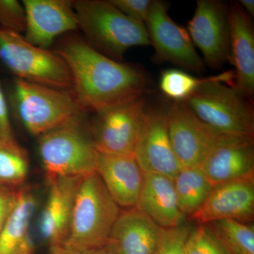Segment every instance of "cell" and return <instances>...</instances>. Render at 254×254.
<instances>
[{"mask_svg":"<svg viewBox=\"0 0 254 254\" xmlns=\"http://www.w3.org/2000/svg\"><path fill=\"white\" fill-rule=\"evenodd\" d=\"M230 52L235 68L234 86L252 98L254 93V31L251 16L237 1L229 8Z\"/></svg>","mask_w":254,"mask_h":254,"instance_id":"cell-18","label":"cell"},{"mask_svg":"<svg viewBox=\"0 0 254 254\" xmlns=\"http://www.w3.org/2000/svg\"><path fill=\"white\" fill-rule=\"evenodd\" d=\"M0 138L9 143H17L15 139L11 123L9 110L4 93L0 85Z\"/></svg>","mask_w":254,"mask_h":254,"instance_id":"cell-31","label":"cell"},{"mask_svg":"<svg viewBox=\"0 0 254 254\" xmlns=\"http://www.w3.org/2000/svg\"><path fill=\"white\" fill-rule=\"evenodd\" d=\"M50 254H113L107 247L98 250H78L65 245L50 246Z\"/></svg>","mask_w":254,"mask_h":254,"instance_id":"cell-32","label":"cell"},{"mask_svg":"<svg viewBox=\"0 0 254 254\" xmlns=\"http://www.w3.org/2000/svg\"><path fill=\"white\" fill-rule=\"evenodd\" d=\"M15 109L32 135L41 136L80 116L84 111L72 92L16 79Z\"/></svg>","mask_w":254,"mask_h":254,"instance_id":"cell-6","label":"cell"},{"mask_svg":"<svg viewBox=\"0 0 254 254\" xmlns=\"http://www.w3.org/2000/svg\"><path fill=\"white\" fill-rule=\"evenodd\" d=\"M199 168L213 186L254 176V136L222 133Z\"/></svg>","mask_w":254,"mask_h":254,"instance_id":"cell-13","label":"cell"},{"mask_svg":"<svg viewBox=\"0 0 254 254\" xmlns=\"http://www.w3.org/2000/svg\"><path fill=\"white\" fill-rule=\"evenodd\" d=\"M233 71L208 79L185 100L200 121L220 133L254 136L252 99L234 86Z\"/></svg>","mask_w":254,"mask_h":254,"instance_id":"cell-2","label":"cell"},{"mask_svg":"<svg viewBox=\"0 0 254 254\" xmlns=\"http://www.w3.org/2000/svg\"><path fill=\"white\" fill-rule=\"evenodd\" d=\"M18 198V190L0 185V233L14 209Z\"/></svg>","mask_w":254,"mask_h":254,"instance_id":"cell-30","label":"cell"},{"mask_svg":"<svg viewBox=\"0 0 254 254\" xmlns=\"http://www.w3.org/2000/svg\"><path fill=\"white\" fill-rule=\"evenodd\" d=\"M207 225L229 254H254L253 224L222 220Z\"/></svg>","mask_w":254,"mask_h":254,"instance_id":"cell-23","label":"cell"},{"mask_svg":"<svg viewBox=\"0 0 254 254\" xmlns=\"http://www.w3.org/2000/svg\"><path fill=\"white\" fill-rule=\"evenodd\" d=\"M136 208L163 229L179 226L186 218L179 206L173 180L156 174L144 173Z\"/></svg>","mask_w":254,"mask_h":254,"instance_id":"cell-20","label":"cell"},{"mask_svg":"<svg viewBox=\"0 0 254 254\" xmlns=\"http://www.w3.org/2000/svg\"><path fill=\"white\" fill-rule=\"evenodd\" d=\"M145 24L155 61L170 63L192 72L204 71V63L188 31L172 19L167 3L154 0Z\"/></svg>","mask_w":254,"mask_h":254,"instance_id":"cell-9","label":"cell"},{"mask_svg":"<svg viewBox=\"0 0 254 254\" xmlns=\"http://www.w3.org/2000/svg\"><path fill=\"white\" fill-rule=\"evenodd\" d=\"M189 34L210 67H222L230 52L229 8L218 0H198L188 23Z\"/></svg>","mask_w":254,"mask_h":254,"instance_id":"cell-11","label":"cell"},{"mask_svg":"<svg viewBox=\"0 0 254 254\" xmlns=\"http://www.w3.org/2000/svg\"><path fill=\"white\" fill-rule=\"evenodd\" d=\"M38 200L30 189L18 190L16 205L0 233V254H33L31 225Z\"/></svg>","mask_w":254,"mask_h":254,"instance_id":"cell-21","label":"cell"},{"mask_svg":"<svg viewBox=\"0 0 254 254\" xmlns=\"http://www.w3.org/2000/svg\"><path fill=\"white\" fill-rule=\"evenodd\" d=\"M78 118L40 136L38 151L48 178L84 177L96 170L98 151Z\"/></svg>","mask_w":254,"mask_h":254,"instance_id":"cell-7","label":"cell"},{"mask_svg":"<svg viewBox=\"0 0 254 254\" xmlns=\"http://www.w3.org/2000/svg\"><path fill=\"white\" fill-rule=\"evenodd\" d=\"M82 177L48 178L49 193L38 219V230L41 238L50 246L63 245L67 239Z\"/></svg>","mask_w":254,"mask_h":254,"instance_id":"cell-16","label":"cell"},{"mask_svg":"<svg viewBox=\"0 0 254 254\" xmlns=\"http://www.w3.org/2000/svg\"><path fill=\"white\" fill-rule=\"evenodd\" d=\"M162 229L139 209H127L115 222L106 247L113 254H154Z\"/></svg>","mask_w":254,"mask_h":254,"instance_id":"cell-19","label":"cell"},{"mask_svg":"<svg viewBox=\"0 0 254 254\" xmlns=\"http://www.w3.org/2000/svg\"><path fill=\"white\" fill-rule=\"evenodd\" d=\"M26 14L24 39L48 49L57 37L78 28L73 1L71 0H23Z\"/></svg>","mask_w":254,"mask_h":254,"instance_id":"cell-15","label":"cell"},{"mask_svg":"<svg viewBox=\"0 0 254 254\" xmlns=\"http://www.w3.org/2000/svg\"><path fill=\"white\" fill-rule=\"evenodd\" d=\"M73 9L88 43L110 59L120 62L129 48L150 45L144 23L123 14L110 1L77 0Z\"/></svg>","mask_w":254,"mask_h":254,"instance_id":"cell-3","label":"cell"},{"mask_svg":"<svg viewBox=\"0 0 254 254\" xmlns=\"http://www.w3.org/2000/svg\"><path fill=\"white\" fill-rule=\"evenodd\" d=\"M154 0H111L120 11L137 21L145 23Z\"/></svg>","mask_w":254,"mask_h":254,"instance_id":"cell-29","label":"cell"},{"mask_svg":"<svg viewBox=\"0 0 254 254\" xmlns=\"http://www.w3.org/2000/svg\"><path fill=\"white\" fill-rule=\"evenodd\" d=\"M239 4L249 16L251 17L254 16V0H240V1H239Z\"/></svg>","mask_w":254,"mask_h":254,"instance_id":"cell-33","label":"cell"},{"mask_svg":"<svg viewBox=\"0 0 254 254\" xmlns=\"http://www.w3.org/2000/svg\"><path fill=\"white\" fill-rule=\"evenodd\" d=\"M146 113L143 95L97 113L92 137L95 149L134 156Z\"/></svg>","mask_w":254,"mask_h":254,"instance_id":"cell-8","label":"cell"},{"mask_svg":"<svg viewBox=\"0 0 254 254\" xmlns=\"http://www.w3.org/2000/svg\"><path fill=\"white\" fill-rule=\"evenodd\" d=\"M0 61L24 81L72 92L73 78L58 53L31 44L21 35L0 30Z\"/></svg>","mask_w":254,"mask_h":254,"instance_id":"cell-5","label":"cell"},{"mask_svg":"<svg viewBox=\"0 0 254 254\" xmlns=\"http://www.w3.org/2000/svg\"><path fill=\"white\" fill-rule=\"evenodd\" d=\"M29 173V160L18 143L0 138V185L12 188L22 185Z\"/></svg>","mask_w":254,"mask_h":254,"instance_id":"cell-24","label":"cell"},{"mask_svg":"<svg viewBox=\"0 0 254 254\" xmlns=\"http://www.w3.org/2000/svg\"><path fill=\"white\" fill-rule=\"evenodd\" d=\"M95 172L120 208H136L143 187L144 173L134 156L98 152Z\"/></svg>","mask_w":254,"mask_h":254,"instance_id":"cell-17","label":"cell"},{"mask_svg":"<svg viewBox=\"0 0 254 254\" xmlns=\"http://www.w3.org/2000/svg\"><path fill=\"white\" fill-rule=\"evenodd\" d=\"M173 182L179 206L186 218L203 204L214 187L200 168H182Z\"/></svg>","mask_w":254,"mask_h":254,"instance_id":"cell-22","label":"cell"},{"mask_svg":"<svg viewBox=\"0 0 254 254\" xmlns=\"http://www.w3.org/2000/svg\"><path fill=\"white\" fill-rule=\"evenodd\" d=\"M254 215V176L213 187L203 204L190 218L199 225L222 220L252 222Z\"/></svg>","mask_w":254,"mask_h":254,"instance_id":"cell-14","label":"cell"},{"mask_svg":"<svg viewBox=\"0 0 254 254\" xmlns=\"http://www.w3.org/2000/svg\"><path fill=\"white\" fill-rule=\"evenodd\" d=\"M134 157L144 173L174 180L180 173L182 167L169 136L167 110L147 111Z\"/></svg>","mask_w":254,"mask_h":254,"instance_id":"cell-12","label":"cell"},{"mask_svg":"<svg viewBox=\"0 0 254 254\" xmlns=\"http://www.w3.org/2000/svg\"><path fill=\"white\" fill-rule=\"evenodd\" d=\"M207 79L208 77H195L186 71L170 68L161 73L160 88L173 101L184 102Z\"/></svg>","mask_w":254,"mask_h":254,"instance_id":"cell-25","label":"cell"},{"mask_svg":"<svg viewBox=\"0 0 254 254\" xmlns=\"http://www.w3.org/2000/svg\"><path fill=\"white\" fill-rule=\"evenodd\" d=\"M120 213L96 172L82 177L69 233L63 245L78 250L106 247Z\"/></svg>","mask_w":254,"mask_h":254,"instance_id":"cell-4","label":"cell"},{"mask_svg":"<svg viewBox=\"0 0 254 254\" xmlns=\"http://www.w3.org/2000/svg\"><path fill=\"white\" fill-rule=\"evenodd\" d=\"M184 254H229L207 225H200L190 234Z\"/></svg>","mask_w":254,"mask_h":254,"instance_id":"cell-26","label":"cell"},{"mask_svg":"<svg viewBox=\"0 0 254 254\" xmlns=\"http://www.w3.org/2000/svg\"><path fill=\"white\" fill-rule=\"evenodd\" d=\"M169 136L182 168H199L222 133L205 125L183 101L167 110Z\"/></svg>","mask_w":254,"mask_h":254,"instance_id":"cell-10","label":"cell"},{"mask_svg":"<svg viewBox=\"0 0 254 254\" xmlns=\"http://www.w3.org/2000/svg\"><path fill=\"white\" fill-rule=\"evenodd\" d=\"M193 230L191 225L185 222L179 226L162 229L154 254H184Z\"/></svg>","mask_w":254,"mask_h":254,"instance_id":"cell-27","label":"cell"},{"mask_svg":"<svg viewBox=\"0 0 254 254\" xmlns=\"http://www.w3.org/2000/svg\"><path fill=\"white\" fill-rule=\"evenodd\" d=\"M58 53L69 67L72 93L83 110L99 113L143 96L148 86L142 70L110 59L80 38L66 40Z\"/></svg>","mask_w":254,"mask_h":254,"instance_id":"cell-1","label":"cell"},{"mask_svg":"<svg viewBox=\"0 0 254 254\" xmlns=\"http://www.w3.org/2000/svg\"><path fill=\"white\" fill-rule=\"evenodd\" d=\"M26 14L16 0H0V30L21 35L26 32Z\"/></svg>","mask_w":254,"mask_h":254,"instance_id":"cell-28","label":"cell"}]
</instances>
